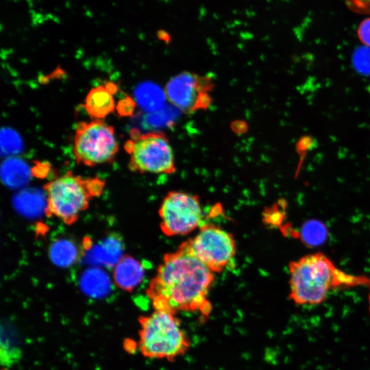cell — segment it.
<instances>
[{
    "label": "cell",
    "mask_w": 370,
    "mask_h": 370,
    "mask_svg": "<svg viewBox=\"0 0 370 370\" xmlns=\"http://www.w3.org/2000/svg\"><path fill=\"white\" fill-rule=\"evenodd\" d=\"M214 279V273L193 255L185 241L164 256L147 293L155 310L208 315L212 309L208 293Z\"/></svg>",
    "instance_id": "obj_1"
},
{
    "label": "cell",
    "mask_w": 370,
    "mask_h": 370,
    "mask_svg": "<svg viewBox=\"0 0 370 370\" xmlns=\"http://www.w3.org/2000/svg\"><path fill=\"white\" fill-rule=\"evenodd\" d=\"M289 297L296 304L323 303L329 293L341 288L369 286L370 278L354 275L338 269L320 252L306 255L288 265Z\"/></svg>",
    "instance_id": "obj_2"
},
{
    "label": "cell",
    "mask_w": 370,
    "mask_h": 370,
    "mask_svg": "<svg viewBox=\"0 0 370 370\" xmlns=\"http://www.w3.org/2000/svg\"><path fill=\"white\" fill-rule=\"evenodd\" d=\"M104 182L97 177H82L68 172L47 183L46 214L67 225L74 223L91 199L99 195Z\"/></svg>",
    "instance_id": "obj_3"
},
{
    "label": "cell",
    "mask_w": 370,
    "mask_h": 370,
    "mask_svg": "<svg viewBox=\"0 0 370 370\" xmlns=\"http://www.w3.org/2000/svg\"><path fill=\"white\" fill-rule=\"evenodd\" d=\"M139 322V347L144 356L171 360L188 349V338L175 312L154 309Z\"/></svg>",
    "instance_id": "obj_4"
},
{
    "label": "cell",
    "mask_w": 370,
    "mask_h": 370,
    "mask_svg": "<svg viewBox=\"0 0 370 370\" xmlns=\"http://www.w3.org/2000/svg\"><path fill=\"white\" fill-rule=\"evenodd\" d=\"M125 149L130 154L129 167L140 173L171 174L176 170L174 153L164 134H142L132 130Z\"/></svg>",
    "instance_id": "obj_5"
},
{
    "label": "cell",
    "mask_w": 370,
    "mask_h": 370,
    "mask_svg": "<svg viewBox=\"0 0 370 370\" xmlns=\"http://www.w3.org/2000/svg\"><path fill=\"white\" fill-rule=\"evenodd\" d=\"M118 150L114 128L103 121L77 124L73 146L76 162L89 166L108 163L114 159Z\"/></svg>",
    "instance_id": "obj_6"
},
{
    "label": "cell",
    "mask_w": 370,
    "mask_h": 370,
    "mask_svg": "<svg viewBox=\"0 0 370 370\" xmlns=\"http://www.w3.org/2000/svg\"><path fill=\"white\" fill-rule=\"evenodd\" d=\"M160 227L168 236L186 235L201 223L203 210L196 195L171 191L164 198L158 210Z\"/></svg>",
    "instance_id": "obj_7"
},
{
    "label": "cell",
    "mask_w": 370,
    "mask_h": 370,
    "mask_svg": "<svg viewBox=\"0 0 370 370\" xmlns=\"http://www.w3.org/2000/svg\"><path fill=\"white\" fill-rule=\"evenodd\" d=\"M186 242L193 255L213 273L222 271L236 252L233 235L214 224H204L197 234Z\"/></svg>",
    "instance_id": "obj_8"
},
{
    "label": "cell",
    "mask_w": 370,
    "mask_h": 370,
    "mask_svg": "<svg viewBox=\"0 0 370 370\" xmlns=\"http://www.w3.org/2000/svg\"><path fill=\"white\" fill-rule=\"evenodd\" d=\"M213 86L209 77L186 71L171 77L164 92L172 105L184 112L192 113L210 106Z\"/></svg>",
    "instance_id": "obj_9"
},
{
    "label": "cell",
    "mask_w": 370,
    "mask_h": 370,
    "mask_svg": "<svg viewBox=\"0 0 370 370\" xmlns=\"http://www.w3.org/2000/svg\"><path fill=\"white\" fill-rule=\"evenodd\" d=\"M145 269L137 260L128 255L121 257L114 266L113 278L121 289L132 291L143 280Z\"/></svg>",
    "instance_id": "obj_10"
},
{
    "label": "cell",
    "mask_w": 370,
    "mask_h": 370,
    "mask_svg": "<svg viewBox=\"0 0 370 370\" xmlns=\"http://www.w3.org/2000/svg\"><path fill=\"white\" fill-rule=\"evenodd\" d=\"M115 91V85L111 84L92 88L85 99L84 108L88 114L100 119L112 112L115 108L112 94Z\"/></svg>",
    "instance_id": "obj_11"
},
{
    "label": "cell",
    "mask_w": 370,
    "mask_h": 370,
    "mask_svg": "<svg viewBox=\"0 0 370 370\" xmlns=\"http://www.w3.org/2000/svg\"><path fill=\"white\" fill-rule=\"evenodd\" d=\"M301 241L308 246L315 247L323 243L328 238V230L321 221L311 220L305 223L299 232Z\"/></svg>",
    "instance_id": "obj_12"
},
{
    "label": "cell",
    "mask_w": 370,
    "mask_h": 370,
    "mask_svg": "<svg viewBox=\"0 0 370 370\" xmlns=\"http://www.w3.org/2000/svg\"><path fill=\"white\" fill-rule=\"evenodd\" d=\"M75 254L74 246L66 241H60L56 243L51 251L53 261L60 265L72 263L75 260Z\"/></svg>",
    "instance_id": "obj_13"
},
{
    "label": "cell",
    "mask_w": 370,
    "mask_h": 370,
    "mask_svg": "<svg viewBox=\"0 0 370 370\" xmlns=\"http://www.w3.org/2000/svg\"><path fill=\"white\" fill-rule=\"evenodd\" d=\"M140 92L142 96L140 99L144 102V104L150 106L151 108H156L153 100L160 106L162 103L163 97L158 88L153 86H146L145 88Z\"/></svg>",
    "instance_id": "obj_14"
},
{
    "label": "cell",
    "mask_w": 370,
    "mask_h": 370,
    "mask_svg": "<svg viewBox=\"0 0 370 370\" xmlns=\"http://www.w3.org/2000/svg\"><path fill=\"white\" fill-rule=\"evenodd\" d=\"M358 36L364 45L370 47V18L361 23L358 29Z\"/></svg>",
    "instance_id": "obj_15"
},
{
    "label": "cell",
    "mask_w": 370,
    "mask_h": 370,
    "mask_svg": "<svg viewBox=\"0 0 370 370\" xmlns=\"http://www.w3.org/2000/svg\"><path fill=\"white\" fill-rule=\"evenodd\" d=\"M135 104L131 98H126L120 101L117 105L118 112L123 116L131 114L134 109Z\"/></svg>",
    "instance_id": "obj_16"
},
{
    "label": "cell",
    "mask_w": 370,
    "mask_h": 370,
    "mask_svg": "<svg viewBox=\"0 0 370 370\" xmlns=\"http://www.w3.org/2000/svg\"><path fill=\"white\" fill-rule=\"evenodd\" d=\"M369 287V296H368V302H369V314H370V283L368 286Z\"/></svg>",
    "instance_id": "obj_17"
}]
</instances>
